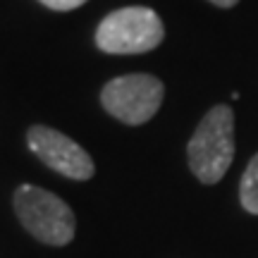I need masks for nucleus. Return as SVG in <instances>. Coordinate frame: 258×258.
<instances>
[{"instance_id": "2", "label": "nucleus", "mask_w": 258, "mask_h": 258, "mask_svg": "<svg viewBox=\"0 0 258 258\" xmlns=\"http://www.w3.org/2000/svg\"><path fill=\"white\" fill-rule=\"evenodd\" d=\"M15 211L24 230L43 244L64 246L74 239V213L55 194L34 184H22L15 191Z\"/></svg>"}, {"instance_id": "6", "label": "nucleus", "mask_w": 258, "mask_h": 258, "mask_svg": "<svg viewBox=\"0 0 258 258\" xmlns=\"http://www.w3.org/2000/svg\"><path fill=\"white\" fill-rule=\"evenodd\" d=\"M239 196L244 211L251 213V215H258V153L249 160V165L241 175Z\"/></svg>"}, {"instance_id": "5", "label": "nucleus", "mask_w": 258, "mask_h": 258, "mask_svg": "<svg viewBox=\"0 0 258 258\" xmlns=\"http://www.w3.org/2000/svg\"><path fill=\"white\" fill-rule=\"evenodd\" d=\"M27 144L38 160H43L50 170L60 172L62 177L79 179V182L93 177L91 156L74 139L64 137L62 132L43 127V124H36V127L29 129Z\"/></svg>"}, {"instance_id": "7", "label": "nucleus", "mask_w": 258, "mask_h": 258, "mask_svg": "<svg viewBox=\"0 0 258 258\" xmlns=\"http://www.w3.org/2000/svg\"><path fill=\"white\" fill-rule=\"evenodd\" d=\"M38 3H43V5L50 8V10L67 12V10H74V8H79V5H84L86 0H38Z\"/></svg>"}, {"instance_id": "3", "label": "nucleus", "mask_w": 258, "mask_h": 258, "mask_svg": "<svg viewBox=\"0 0 258 258\" xmlns=\"http://www.w3.org/2000/svg\"><path fill=\"white\" fill-rule=\"evenodd\" d=\"M165 36V27L151 8H122L110 12L96 29V46L110 55L148 53Z\"/></svg>"}, {"instance_id": "8", "label": "nucleus", "mask_w": 258, "mask_h": 258, "mask_svg": "<svg viewBox=\"0 0 258 258\" xmlns=\"http://www.w3.org/2000/svg\"><path fill=\"white\" fill-rule=\"evenodd\" d=\"M213 5H218V8H232V5H237L239 0H211Z\"/></svg>"}, {"instance_id": "1", "label": "nucleus", "mask_w": 258, "mask_h": 258, "mask_svg": "<svg viewBox=\"0 0 258 258\" xmlns=\"http://www.w3.org/2000/svg\"><path fill=\"white\" fill-rule=\"evenodd\" d=\"M191 172L203 184L220 182L234 160V112L230 105H215L203 115L186 146Z\"/></svg>"}, {"instance_id": "4", "label": "nucleus", "mask_w": 258, "mask_h": 258, "mask_svg": "<svg viewBox=\"0 0 258 258\" xmlns=\"http://www.w3.org/2000/svg\"><path fill=\"white\" fill-rule=\"evenodd\" d=\"M165 86L153 74H124L103 86L101 103L115 120L144 124L158 112Z\"/></svg>"}]
</instances>
